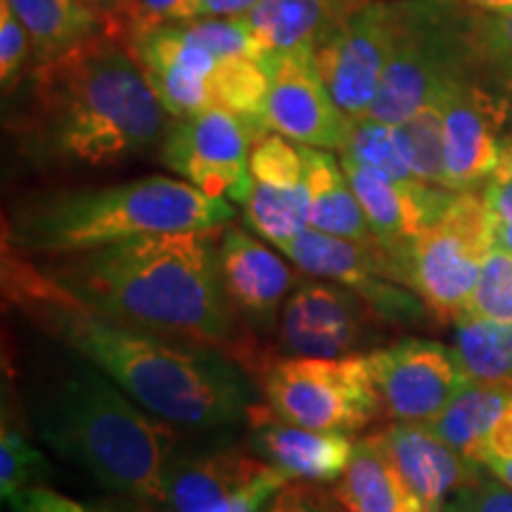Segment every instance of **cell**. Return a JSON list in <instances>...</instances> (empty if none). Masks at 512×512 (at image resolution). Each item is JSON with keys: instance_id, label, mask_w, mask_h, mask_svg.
Segmentation results:
<instances>
[{"instance_id": "6da1fadb", "label": "cell", "mask_w": 512, "mask_h": 512, "mask_svg": "<svg viewBox=\"0 0 512 512\" xmlns=\"http://www.w3.org/2000/svg\"><path fill=\"white\" fill-rule=\"evenodd\" d=\"M0 278L5 302L36 330L91 361L169 425L195 432L238 427L261 399L254 377L226 351L105 316L10 245H3Z\"/></svg>"}, {"instance_id": "7a4b0ae2", "label": "cell", "mask_w": 512, "mask_h": 512, "mask_svg": "<svg viewBox=\"0 0 512 512\" xmlns=\"http://www.w3.org/2000/svg\"><path fill=\"white\" fill-rule=\"evenodd\" d=\"M228 226V223H226ZM223 226L157 233L36 264L91 309L159 335L209 344L249 375L266 351L242 325L221 280Z\"/></svg>"}, {"instance_id": "3957f363", "label": "cell", "mask_w": 512, "mask_h": 512, "mask_svg": "<svg viewBox=\"0 0 512 512\" xmlns=\"http://www.w3.org/2000/svg\"><path fill=\"white\" fill-rule=\"evenodd\" d=\"M17 91L8 128L38 166L128 162L162 143L171 124L131 48L105 36L34 62Z\"/></svg>"}, {"instance_id": "277c9868", "label": "cell", "mask_w": 512, "mask_h": 512, "mask_svg": "<svg viewBox=\"0 0 512 512\" xmlns=\"http://www.w3.org/2000/svg\"><path fill=\"white\" fill-rule=\"evenodd\" d=\"M69 354L72 368L36 403L38 434L107 489L162 508L176 427L145 411L91 361Z\"/></svg>"}, {"instance_id": "5b68a950", "label": "cell", "mask_w": 512, "mask_h": 512, "mask_svg": "<svg viewBox=\"0 0 512 512\" xmlns=\"http://www.w3.org/2000/svg\"><path fill=\"white\" fill-rule=\"evenodd\" d=\"M233 219L235 207L226 197H211L178 178L147 176L36 197L5 223L3 245L29 256H57L140 235L226 226Z\"/></svg>"}, {"instance_id": "8992f818", "label": "cell", "mask_w": 512, "mask_h": 512, "mask_svg": "<svg viewBox=\"0 0 512 512\" xmlns=\"http://www.w3.org/2000/svg\"><path fill=\"white\" fill-rule=\"evenodd\" d=\"M489 74L460 0H392V50L368 117L399 126L456 83Z\"/></svg>"}, {"instance_id": "52a82bcc", "label": "cell", "mask_w": 512, "mask_h": 512, "mask_svg": "<svg viewBox=\"0 0 512 512\" xmlns=\"http://www.w3.org/2000/svg\"><path fill=\"white\" fill-rule=\"evenodd\" d=\"M494 245L496 216L484 192L460 190L444 214L394 259L399 283L418 294L434 323H456L472 302Z\"/></svg>"}, {"instance_id": "ba28073f", "label": "cell", "mask_w": 512, "mask_h": 512, "mask_svg": "<svg viewBox=\"0 0 512 512\" xmlns=\"http://www.w3.org/2000/svg\"><path fill=\"white\" fill-rule=\"evenodd\" d=\"M261 399L294 425L323 432H361L384 415L366 354L342 358L280 356L254 368Z\"/></svg>"}, {"instance_id": "9c48e42d", "label": "cell", "mask_w": 512, "mask_h": 512, "mask_svg": "<svg viewBox=\"0 0 512 512\" xmlns=\"http://www.w3.org/2000/svg\"><path fill=\"white\" fill-rule=\"evenodd\" d=\"M387 323L349 287L323 278H299L275 330V354L342 358L377 349Z\"/></svg>"}, {"instance_id": "30bf717a", "label": "cell", "mask_w": 512, "mask_h": 512, "mask_svg": "<svg viewBox=\"0 0 512 512\" xmlns=\"http://www.w3.org/2000/svg\"><path fill=\"white\" fill-rule=\"evenodd\" d=\"M280 252L311 278L332 280L361 294L389 328H408L432 320L418 294L399 283L392 254L382 245H361L306 228L285 242Z\"/></svg>"}, {"instance_id": "8fae6325", "label": "cell", "mask_w": 512, "mask_h": 512, "mask_svg": "<svg viewBox=\"0 0 512 512\" xmlns=\"http://www.w3.org/2000/svg\"><path fill=\"white\" fill-rule=\"evenodd\" d=\"M290 482L245 446L174 453L166 472V512H261Z\"/></svg>"}, {"instance_id": "7c38bea8", "label": "cell", "mask_w": 512, "mask_h": 512, "mask_svg": "<svg viewBox=\"0 0 512 512\" xmlns=\"http://www.w3.org/2000/svg\"><path fill=\"white\" fill-rule=\"evenodd\" d=\"M392 50V0H361L313 43L316 67L349 119L368 117Z\"/></svg>"}, {"instance_id": "4fadbf2b", "label": "cell", "mask_w": 512, "mask_h": 512, "mask_svg": "<svg viewBox=\"0 0 512 512\" xmlns=\"http://www.w3.org/2000/svg\"><path fill=\"white\" fill-rule=\"evenodd\" d=\"M252 147L245 121L223 107H211L171 121L159 143V157L207 195L245 204L252 190Z\"/></svg>"}, {"instance_id": "5bb4252c", "label": "cell", "mask_w": 512, "mask_h": 512, "mask_svg": "<svg viewBox=\"0 0 512 512\" xmlns=\"http://www.w3.org/2000/svg\"><path fill=\"white\" fill-rule=\"evenodd\" d=\"M384 415L394 422H430L456 399L467 375L453 347L427 337H403L366 354Z\"/></svg>"}, {"instance_id": "9a60e30c", "label": "cell", "mask_w": 512, "mask_h": 512, "mask_svg": "<svg viewBox=\"0 0 512 512\" xmlns=\"http://www.w3.org/2000/svg\"><path fill=\"white\" fill-rule=\"evenodd\" d=\"M259 64L268 74L266 126L297 145L342 150L351 119L332 100L313 46L268 53Z\"/></svg>"}, {"instance_id": "2e32d148", "label": "cell", "mask_w": 512, "mask_h": 512, "mask_svg": "<svg viewBox=\"0 0 512 512\" xmlns=\"http://www.w3.org/2000/svg\"><path fill=\"white\" fill-rule=\"evenodd\" d=\"M479 74L451 86L444 102V166L451 190H479L494 178L503 157L508 95L486 86Z\"/></svg>"}, {"instance_id": "e0dca14e", "label": "cell", "mask_w": 512, "mask_h": 512, "mask_svg": "<svg viewBox=\"0 0 512 512\" xmlns=\"http://www.w3.org/2000/svg\"><path fill=\"white\" fill-rule=\"evenodd\" d=\"M219 264L223 290L235 316L256 337H275L280 313L297 273L247 230L223 226Z\"/></svg>"}, {"instance_id": "ac0fdd59", "label": "cell", "mask_w": 512, "mask_h": 512, "mask_svg": "<svg viewBox=\"0 0 512 512\" xmlns=\"http://www.w3.org/2000/svg\"><path fill=\"white\" fill-rule=\"evenodd\" d=\"M247 448L290 482L332 486L349 467L356 441L347 432L294 425L259 399L247 413Z\"/></svg>"}, {"instance_id": "d6986e66", "label": "cell", "mask_w": 512, "mask_h": 512, "mask_svg": "<svg viewBox=\"0 0 512 512\" xmlns=\"http://www.w3.org/2000/svg\"><path fill=\"white\" fill-rule=\"evenodd\" d=\"M131 53L164 110L174 119L216 107L211 76L219 57L188 41L178 22L150 31L131 46Z\"/></svg>"}, {"instance_id": "ffe728a7", "label": "cell", "mask_w": 512, "mask_h": 512, "mask_svg": "<svg viewBox=\"0 0 512 512\" xmlns=\"http://www.w3.org/2000/svg\"><path fill=\"white\" fill-rule=\"evenodd\" d=\"M375 437L415 494L434 512H441L453 491L486 470L453 451L422 422H392L375 432Z\"/></svg>"}, {"instance_id": "44dd1931", "label": "cell", "mask_w": 512, "mask_h": 512, "mask_svg": "<svg viewBox=\"0 0 512 512\" xmlns=\"http://www.w3.org/2000/svg\"><path fill=\"white\" fill-rule=\"evenodd\" d=\"M332 496L344 512H434L415 494L375 434L356 441L349 467L332 484Z\"/></svg>"}, {"instance_id": "7402d4cb", "label": "cell", "mask_w": 512, "mask_h": 512, "mask_svg": "<svg viewBox=\"0 0 512 512\" xmlns=\"http://www.w3.org/2000/svg\"><path fill=\"white\" fill-rule=\"evenodd\" d=\"M304 183L309 190V228L361 245H380L351 190L342 162L330 150L302 145Z\"/></svg>"}, {"instance_id": "603a6c76", "label": "cell", "mask_w": 512, "mask_h": 512, "mask_svg": "<svg viewBox=\"0 0 512 512\" xmlns=\"http://www.w3.org/2000/svg\"><path fill=\"white\" fill-rule=\"evenodd\" d=\"M361 0H261L245 15L261 57L313 46Z\"/></svg>"}, {"instance_id": "cb8c5ba5", "label": "cell", "mask_w": 512, "mask_h": 512, "mask_svg": "<svg viewBox=\"0 0 512 512\" xmlns=\"http://www.w3.org/2000/svg\"><path fill=\"white\" fill-rule=\"evenodd\" d=\"M510 396L512 387H505V384L467 382L456 394V399L425 425L460 456L470 463L482 465L486 437L496 420L501 418Z\"/></svg>"}, {"instance_id": "d4e9b609", "label": "cell", "mask_w": 512, "mask_h": 512, "mask_svg": "<svg viewBox=\"0 0 512 512\" xmlns=\"http://www.w3.org/2000/svg\"><path fill=\"white\" fill-rule=\"evenodd\" d=\"M8 3L31 38L34 62L50 60L83 41L102 36L98 22L81 0H8Z\"/></svg>"}, {"instance_id": "484cf974", "label": "cell", "mask_w": 512, "mask_h": 512, "mask_svg": "<svg viewBox=\"0 0 512 512\" xmlns=\"http://www.w3.org/2000/svg\"><path fill=\"white\" fill-rule=\"evenodd\" d=\"M453 325V351L467 380L512 387V323L465 311Z\"/></svg>"}, {"instance_id": "4316f807", "label": "cell", "mask_w": 512, "mask_h": 512, "mask_svg": "<svg viewBox=\"0 0 512 512\" xmlns=\"http://www.w3.org/2000/svg\"><path fill=\"white\" fill-rule=\"evenodd\" d=\"M216 107L233 112L245 121L254 143L273 133L266 126V98H268V74L252 57H226L216 64L211 76Z\"/></svg>"}, {"instance_id": "83f0119b", "label": "cell", "mask_w": 512, "mask_h": 512, "mask_svg": "<svg viewBox=\"0 0 512 512\" xmlns=\"http://www.w3.org/2000/svg\"><path fill=\"white\" fill-rule=\"evenodd\" d=\"M242 207H245L249 228L271 242L275 249L309 228L306 183L299 188H275V185L252 181V190Z\"/></svg>"}, {"instance_id": "f1b7e54d", "label": "cell", "mask_w": 512, "mask_h": 512, "mask_svg": "<svg viewBox=\"0 0 512 512\" xmlns=\"http://www.w3.org/2000/svg\"><path fill=\"white\" fill-rule=\"evenodd\" d=\"M339 159L368 166V169L380 171V174L403 185L420 181V178H415L406 155H403L399 128L370 117L351 119L347 138L339 150Z\"/></svg>"}, {"instance_id": "f546056e", "label": "cell", "mask_w": 512, "mask_h": 512, "mask_svg": "<svg viewBox=\"0 0 512 512\" xmlns=\"http://www.w3.org/2000/svg\"><path fill=\"white\" fill-rule=\"evenodd\" d=\"M396 128H399L403 155H406L415 178L448 188L444 166V102H441V95Z\"/></svg>"}, {"instance_id": "4dcf8cb0", "label": "cell", "mask_w": 512, "mask_h": 512, "mask_svg": "<svg viewBox=\"0 0 512 512\" xmlns=\"http://www.w3.org/2000/svg\"><path fill=\"white\" fill-rule=\"evenodd\" d=\"M48 475V463L43 453L34 448L17 430L10 425L8 418L3 420V432H0V494L3 501L10 503L19 491L36 486Z\"/></svg>"}, {"instance_id": "1f68e13d", "label": "cell", "mask_w": 512, "mask_h": 512, "mask_svg": "<svg viewBox=\"0 0 512 512\" xmlns=\"http://www.w3.org/2000/svg\"><path fill=\"white\" fill-rule=\"evenodd\" d=\"M178 24L188 41L209 50L219 60H226V57L261 60V50L256 46V38L245 17H202Z\"/></svg>"}, {"instance_id": "d6a6232c", "label": "cell", "mask_w": 512, "mask_h": 512, "mask_svg": "<svg viewBox=\"0 0 512 512\" xmlns=\"http://www.w3.org/2000/svg\"><path fill=\"white\" fill-rule=\"evenodd\" d=\"M467 311L477 316L512 323V252L508 247H491L484 259L479 280Z\"/></svg>"}, {"instance_id": "836d02e7", "label": "cell", "mask_w": 512, "mask_h": 512, "mask_svg": "<svg viewBox=\"0 0 512 512\" xmlns=\"http://www.w3.org/2000/svg\"><path fill=\"white\" fill-rule=\"evenodd\" d=\"M249 174H252V181L275 185V188H299L304 185L302 145H292V140L278 133H268L252 147Z\"/></svg>"}, {"instance_id": "e575fe53", "label": "cell", "mask_w": 512, "mask_h": 512, "mask_svg": "<svg viewBox=\"0 0 512 512\" xmlns=\"http://www.w3.org/2000/svg\"><path fill=\"white\" fill-rule=\"evenodd\" d=\"M472 38L486 72L503 83L512 81V10H472Z\"/></svg>"}, {"instance_id": "d590c367", "label": "cell", "mask_w": 512, "mask_h": 512, "mask_svg": "<svg viewBox=\"0 0 512 512\" xmlns=\"http://www.w3.org/2000/svg\"><path fill=\"white\" fill-rule=\"evenodd\" d=\"M29 62H34V48H31L27 29L19 22L8 0H0V81H3L5 95L24 81Z\"/></svg>"}, {"instance_id": "8d00e7d4", "label": "cell", "mask_w": 512, "mask_h": 512, "mask_svg": "<svg viewBox=\"0 0 512 512\" xmlns=\"http://www.w3.org/2000/svg\"><path fill=\"white\" fill-rule=\"evenodd\" d=\"M441 512H512V486L484 470L453 491Z\"/></svg>"}, {"instance_id": "74e56055", "label": "cell", "mask_w": 512, "mask_h": 512, "mask_svg": "<svg viewBox=\"0 0 512 512\" xmlns=\"http://www.w3.org/2000/svg\"><path fill=\"white\" fill-rule=\"evenodd\" d=\"M98 22L100 34L131 48L136 38L140 0H81Z\"/></svg>"}, {"instance_id": "f35d334b", "label": "cell", "mask_w": 512, "mask_h": 512, "mask_svg": "<svg viewBox=\"0 0 512 512\" xmlns=\"http://www.w3.org/2000/svg\"><path fill=\"white\" fill-rule=\"evenodd\" d=\"M261 512H344L332 491L309 482H287L275 491Z\"/></svg>"}, {"instance_id": "ab89813d", "label": "cell", "mask_w": 512, "mask_h": 512, "mask_svg": "<svg viewBox=\"0 0 512 512\" xmlns=\"http://www.w3.org/2000/svg\"><path fill=\"white\" fill-rule=\"evenodd\" d=\"M482 465L491 475L512 486V396L486 437Z\"/></svg>"}, {"instance_id": "60d3db41", "label": "cell", "mask_w": 512, "mask_h": 512, "mask_svg": "<svg viewBox=\"0 0 512 512\" xmlns=\"http://www.w3.org/2000/svg\"><path fill=\"white\" fill-rule=\"evenodd\" d=\"M190 19L192 0H140V15L133 46H136L140 38L150 34V31L164 27V24L190 22Z\"/></svg>"}, {"instance_id": "b9f144b4", "label": "cell", "mask_w": 512, "mask_h": 512, "mask_svg": "<svg viewBox=\"0 0 512 512\" xmlns=\"http://www.w3.org/2000/svg\"><path fill=\"white\" fill-rule=\"evenodd\" d=\"M10 512H88L81 503L46 486H29L10 498Z\"/></svg>"}, {"instance_id": "7bdbcfd3", "label": "cell", "mask_w": 512, "mask_h": 512, "mask_svg": "<svg viewBox=\"0 0 512 512\" xmlns=\"http://www.w3.org/2000/svg\"><path fill=\"white\" fill-rule=\"evenodd\" d=\"M261 0H192V19L245 17Z\"/></svg>"}, {"instance_id": "ee69618b", "label": "cell", "mask_w": 512, "mask_h": 512, "mask_svg": "<svg viewBox=\"0 0 512 512\" xmlns=\"http://www.w3.org/2000/svg\"><path fill=\"white\" fill-rule=\"evenodd\" d=\"M484 197L489 209L494 211L496 221H512V183L491 178L484 185Z\"/></svg>"}, {"instance_id": "f6af8a7d", "label": "cell", "mask_w": 512, "mask_h": 512, "mask_svg": "<svg viewBox=\"0 0 512 512\" xmlns=\"http://www.w3.org/2000/svg\"><path fill=\"white\" fill-rule=\"evenodd\" d=\"M460 3L467 5V8L482 10V12L512 10V0H460Z\"/></svg>"}, {"instance_id": "bcb514c9", "label": "cell", "mask_w": 512, "mask_h": 512, "mask_svg": "<svg viewBox=\"0 0 512 512\" xmlns=\"http://www.w3.org/2000/svg\"><path fill=\"white\" fill-rule=\"evenodd\" d=\"M496 181H505V183H512V136L505 140V147H503V157H501V166H498V171L494 174Z\"/></svg>"}, {"instance_id": "7dc6e473", "label": "cell", "mask_w": 512, "mask_h": 512, "mask_svg": "<svg viewBox=\"0 0 512 512\" xmlns=\"http://www.w3.org/2000/svg\"><path fill=\"white\" fill-rule=\"evenodd\" d=\"M496 242L512 252V221H496Z\"/></svg>"}, {"instance_id": "c3c4849f", "label": "cell", "mask_w": 512, "mask_h": 512, "mask_svg": "<svg viewBox=\"0 0 512 512\" xmlns=\"http://www.w3.org/2000/svg\"><path fill=\"white\" fill-rule=\"evenodd\" d=\"M503 86H505V88H508V91H510V95H512V81H508V83H503Z\"/></svg>"}]
</instances>
